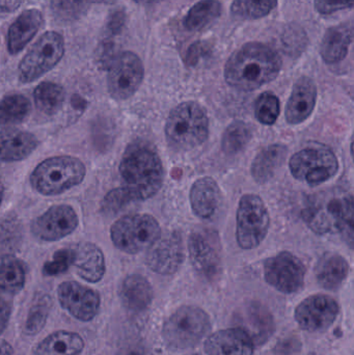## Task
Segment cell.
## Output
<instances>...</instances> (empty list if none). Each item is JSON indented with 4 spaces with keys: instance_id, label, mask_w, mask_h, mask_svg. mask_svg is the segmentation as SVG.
<instances>
[{
    "instance_id": "5",
    "label": "cell",
    "mask_w": 354,
    "mask_h": 355,
    "mask_svg": "<svg viewBox=\"0 0 354 355\" xmlns=\"http://www.w3.org/2000/svg\"><path fill=\"white\" fill-rule=\"evenodd\" d=\"M87 168L79 158L60 155L47 158L35 166L29 181L42 196H58L82 183Z\"/></svg>"
},
{
    "instance_id": "8",
    "label": "cell",
    "mask_w": 354,
    "mask_h": 355,
    "mask_svg": "<svg viewBox=\"0 0 354 355\" xmlns=\"http://www.w3.org/2000/svg\"><path fill=\"white\" fill-rule=\"evenodd\" d=\"M237 243L242 250L258 248L267 236L270 216L264 200L256 194H245L237 209Z\"/></svg>"
},
{
    "instance_id": "45",
    "label": "cell",
    "mask_w": 354,
    "mask_h": 355,
    "mask_svg": "<svg viewBox=\"0 0 354 355\" xmlns=\"http://www.w3.org/2000/svg\"><path fill=\"white\" fill-rule=\"evenodd\" d=\"M10 317V306L8 302L0 300V335L3 333L4 329L8 327Z\"/></svg>"
},
{
    "instance_id": "21",
    "label": "cell",
    "mask_w": 354,
    "mask_h": 355,
    "mask_svg": "<svg viewBox=\"0 0 354 355\" xmlns=\"http://www.w3.org/2000/svg\"><path fill=\"white\" fill-rule=\"evenodd\" d=\"M39 147V139L28 131L18 129L0 130V162L26 159Z\"/></svg>"
},
{
    "instance_id": "24",
    "label": "cell",
    "mask_w": 354,
    "mask_h": 355,
    "mask_svg": "<svg viewBox=\"0 0 354 355\" xmlns=\"http://www.w3.org/2000/svg\"><path fill=\"white\" fill-rule=\"evenodd\" d=\"M353 40V26L351 22L342 23L330 27L324 33L320 45V55L328 64L342 62Z\"/></svg>"
},
{
    "instance_id": "51",
    "label": "cell",
    "mask_w": 354,
    "mask_h": 355,
    "mask_svg": "<svg viewBox=\"0 0 354 355\" xmlns=\"http://www.w3.org/2000/svg\"><path fill=\"white\" fill-rule=\"evenodd\" d=\"M308 355H316V354H309Z\"/></svg>"
},
{
    "instance_id": "40",
    "label": "cell",
    "mask_w": 354,
    "mask_h": 355,
    "mask_svg": "<svg viewBox=\"0 0 354 355\" xmlns=\"http://www.w3.org/2000/svg\"><path fill=\"white\" fill-rule=\"evenodd\" d=\"M72 265V250L62 248L54 254L53 258L43 266V273L47 277H55L68 270Z\"/></svg>"
},
{
    "instance_id": "46",
    "label": "cell",
    "mask_w": 354,
    "mask_h": 355,
    "mask_svg": "<svg viewBox=\"0 0 354 355\" xmlns=\"http://www.w3.org/2000/svg\"><path fill=\"white\" fill-rule=\"evenodd\" d=\"M14 349L12 345L4 340H0V355H12Z\"/></svg>"
},
{
    "instance_id": "36",
    "label": "cell",
    "mask_w": 354,
    "mask_h": 355,
    "mask_svg": "<svg viewBox=\"0 0 354 355\" xmlns=\"http://www.w3.org/2000/svg\"><path fill=\"white\" fill-rule=\"evenodd\" d=\"M281 112L280 99L272 92H265L255 102V116L258 122L272 126L278 121Z\"/></svg>"
},
{
    "instance_id": "49",
    "label": "cell",
    "mask_w": 354,
    "mask_h": 355,
    "mask_svg": "<svg viewBox=\"0 0 354 355\" xmlns=\"http://www.w3.org/2000/svg\"><path fill=\"white\" fill-rule=\"evenodd\" d=\"M134 1L141 4H153L157 3V2H159L160 0H134Z\"/></svg>"
},
{
    "instance_id": "18",
    "label": "cell",
    "mask_w": 354,
    "mask_h": 355,
    "mask_svg": "<svg viewBox=\"0 0 354 355\" xmlns=\"http://www.w3.org/2000/svg\"><path fill=\"white\" fill-rule=\"evenodd\" d=\"M317 87L313 79L303 76L294 83L290 98L287 102V123L299 125L306 122L313 114L317 101Z\"/></svg>"
},
{
    "instance_id": "16",
    "label": "cell",
    "mask_w": 354,
    "mask_h": 355,
    "mask_svg": "<svg viewBox=\"0 0 354 355\" xmlns=\"http://www.w3.org/2000/svg\"><path fill=\"white\" fill-rule=\"evenodd\" d=\"M185 260V248L182 236L170 232L148 248L145 263L154 272L162 275L176 273Z\"/></svg>"
},
{
    "instance_id": "3",
    "label": "cell",
    "mask_w": 354,
    "mask_h": 355,
    "mask_svg": "<svg viewBox=\"0 0 354 355\" xmlns=\"http://www.w3.org/2000/svg\"><path fill=\"white\" fill-rule=\"evenodd\" d=\"M303 218L317 235L340 233L348 245L353 246L354 207L351 194L317 196L303 209Z\"/></svg>"
},
{
    "instance_id": "17",
    "label": "cell",
    "mask_w": 354,
    "mask_h": 355,
    "mask_svg": "<svg viewBox=\"0 0 354 355\" xmlns=\"http://www.w3.org/2000/svg\"><path fill=\"white\" fill-rule=\"evenodd\" d=\"M58 300L64 310L77 320H93L99 312L100 295L98 292L77 282H64L58 286Z\"/></svg>"
},
{
    "instance_id": "37",
    "label": "cell",
    "mask_w": 354,
    "mask_h": 355,
    "mask_svg": "<svg viewBox=\"0 0 354 355\" xmlns=\"http://www.w3.org/2000/svg\"><path fill=\"white\" fill-rule=\"evenodd\" d=\"M91 2L89 0H51V10L57 20L74 22L85 16Z\"/></svg>"
},
{
    "instance_id": "35",
    "label": "cell",
    "mask_w": 354,
    "mask_h": 355,
    "mask_svg": "<svg viewBox=\"0 0 354 355\" xmlns=\"http://www.w3.org/2000/svg\"><path fill=\"white\" fill-rule=\"evenodd\" d=\"M278 3V0H234L231 12L240 20H258L269 15Z\"/></svg>"
},
{
    "instance_id": "23",
    "label": "cell",
    "mask_w": 354,
    "mask_h": 355,
    "mask_svg": "<svg viewBox=\"0 0 354 355\" xmlns=\"http://www.w3.org/2000/svg\"><path fill=\"white\" fill-rule=\"evenodd\" d=\"M222 192L215 180L203 177L191 186L189 200L193 213L200 218L209 219L220 206Z\"/></svg>"
},
{
    "instance_id": "27",
    "label": "cell",
    "mask_w": 354,
    "mask_h": 355,
    "mask_svg": "<svg viewBox=\"0 0 354 355\" xmlns=\"http://www.w3.org/2000/svg\"><path fill=\"white\" fill-rule=\"evenodd\" d=\"M316 279L322 288L337 290L342 286L349 273V264L344 257L335 252H326L318 261Z\"/></svg>"
},
{
    "instance_id": "29",
    "label": "cell",
    "mask_w": 354,
    "mask_h": 355,
    "mask_svg": "<svg viewBox=\"0 0 354 355\" xmlns=\"http://www.w3.org/2000/svg\"><path fill=\"white\" fill-rule=\"evenodd\" d=\"M85 344L82 338L70 331H56L37 345L35 355H80Z\"/></svg>"
},
{
    "instance_id": "22",
    "label": "cell",
    "mask_w": 354,
    "mask_h": 355,
    "mask_svg": "<svg viewBox=\"0 0 354 355\" xmlns=\"http://www.w3.org/2000/svg\"><path fill=\"white\" fill-rule=\"evenodd\" d=\"M43 14L39 10H24L8 28V49L12 55L24 49L25 46L43 26Z\"/></svg>"
},
{
    "instance_id": "19",
    "label": "cell",
    "mask_w": 354,
    "mask_h": 355,
    "mask_svg": "<svg viewBox=\"0 0 354 355\" xmlns=\"http://www.w3.org/2000/svg\"><path fill=\"white\" fill-rule=\"evenodd\" d=\"M254 350L255 343L241 327L218 331L205 343L207 355H253Z\"/></svg>"
},
{
    "instance_id": "28",
    "label": "cell",
    "mask_w": 354,
    "mask_h": 355,
    "mask_svg": "<svg viewBox=\"0 0 354 355\" xmlns=\"http://www.w3.org/2000/svg\"><path fill=\"white\" fill-rule=\"evenodd\" d=\"M242 327L254 343L263 344L274 331V321L267 309L261 304H253L247 306L240 315Z\"/></svg>"
},
{
    "instance_id": "2",
    "label": "cell",
    "mask_w": 354,
    "mask_h": 355,
    "mask_svg": "<svg viewBox=\"0 0 354 355\" xmlns=\"http://www.w3.org/2000/svg\"><path fill=\"white\" fill-rule=\"evenodd\" d=\"M120 174L133 200H145L157 194L163 184V166L157 152L145 143L129 146L120 164Z\"/></svg>"
},
{
    "instance_id": "47",
    "label": "cell",
    "mask_w": 354,
    "mask_h": 355,
    "mask_svg": "<svg viewBox=\"0 0 354 355\" xmlns=\"http://www.w3.org/2000/svg\"><path fill=\"white\" fill-rule=\"evenodd\" d=\"M72 105L74 106L75 108H83L85 106V99H82L80 96L74 95L72 98Z\"/></svg>"
},
{
    "instance_id": "48",
    "label": "cell",
    "mask_w": 354,
    "mask_h": 355,
    "mask_svg": "<svg viewBox=\"0 0 354 355\" xmlns=\"http://www.w3.org/2000/svg\"><path fill=\"white\" fill-rule=\"evenodd\" d=\"M91 3H105V4H112L116 1V0H89Z\"/></svg>"
},
{
    "instance_id": "4",
    "label": "cell",
    "mask_w": 354,
    "mask_h": 355,
    "mask_svg": "<svg viewBox=\"0 0 354 355\" xmlns=\"http://www.w3.org/2000/svg\"><path fill=\"white\" fill-rule=\"evenodd\" d=\"M209 135V119L203 106L187 101L177 105L166 124L168 143L177 151H191L203 145Z\"/></svg>"
},
{
    "instance_id": "15",
    "label": "cell",
    "mask_w": 354,
    "mask_h": 355,
    "mask_svg": "<svg viewBox=\"0 0 354 355\" xmlns=\"http://www.w3.org/2000/svg\"><path fill=\"white\" fill-rule=\"evenodd\" d=\"M339 314V304L334 298L316 294L306 298L295 310V320L303 331L322 333L332 327Z\"/></svg>"
},
{
    "instance_id": "6",
    "label": "cell",
    "mask_w": 354,
    "mask_h": 355,
    "mask_svg": "<svg viewBox=\"0 0 354 355\" xmlns=\"http://www.w3.org/2000/svg\"><path fill=\"white\" fill-rule=\"evenodd\" d=\"M211 329L209 315L197 306H184L170 315L162 327L164 344L172 352L197 346Z\"/></svg>"
},
{
    "instance_id": "31",
    "label": "cell",
    "mask_w": 354,
    "mask_h": 355,
    "mask_svg": "<svg viewBox=\"0 0 354 355\" xmlns=\"http://www.w3.org/2000/svg\"><path fill=\"white\" fill-rule=\"evenodd\" d=\"M31 112L28 98L20 94L8 95L0 101V127L14 126L24 122Z\"/></svg>"
},
{
    "instance_id": "20",
    "label": "cell",
    "mask_w": 354,
    "mask_h": 355,
    "mask_svg": "<svg viewBox=\"0 0 354 355\" xmlns=\"http://www.w3.org/2000/svg\"><path fill=\"white\" fill-rule=\"evenodd\" d=\"M71 250L72 265L81 279L89 283H98L103 279L106 271L105 257L99 246L91 242H80Z\"/></svg>"
},
{
    "instance_id": "1",
    "label": "cell",
    "mask_w": 354,
    "mask_h": 355,
    "mask_svg": "<svg viewBox=\"0 0 354 355\" xmlns=\"http://www.w3.org/2000/svg\"><path fill=\"white\" fill-rule=\"evenodd\" d=\"M281 69L278 52L265 44L251 42L230 56L224 67V79L234 89L251 92L274 81Z\"/></svg>"
},
{
    "instance_id": "34",
    "label": "cell",
    "mask_w": 354,
    "mask_h": 355,
    "mask_svg": "<svg viewBox=\"0 0 354 355\" xmlns=\"http://www.w3.org/2000/svg\"><path fill=\"white\" fill-rule=\"evenodd\" d=\"M253 137V130L242 121H235L229 125L222 135V149L227 155H236L245 149Z\"/></svg>"
},
{
    "instance_id": "44",
    "label": "cell",
    "mask_w": 354,
    "mask_h": 355,
    "mask_svg": "<svg viewBox=\"0 0 354 355\" xmlns=\"http://www.w3.org/2000/svg\"><path fill=\"white\" fill-rule=\"evenodd\" d=\"M126 23V14L124 10H116L109 15L106 23V28L110 35H116L122 33Z\"/></svg>"
},
{
    "instance_id": "33",
    "label": "cell",
    "mask_w": 354,
    "mask_h": 355,
    "mask_svg": "<svg viewBox=\"0 0 354 355\" xmlns=\"http://www.w3.org/2000/svg\"><path fill=\"white\" fill-rule=\"evenodd\" d=\"M25 269L20 260L3 254L0 256V289L8 292H19L24 287Z\"/></svg>"
},
{
    "instance_id": "42",
    "label": "cell",
    "mask_w": 354,
    "mask_h": 355,
    "mask_svg": "<svg viewBox=\"0 0 354 355\" xmlns=\"http://www.w3.org/2000/svg\"><path fill=\"white\" fill-rule=\"evenodd\" d=\"M211 44L205 41H197L193 43V45L189 46L187 50L186 60L187 66L193 67L202 60L205 58L209 52L211 51Z\"/></svg>"
},
{
    "instance_id": "41",
    "label": "cell",
    "mask_w": 354,
    "mask_h": 355,
    "mask_svg": "<svg viewBox=\"0 0 354 355\" xmlns=\"http://www.w3.org/2000/svg\"><path fill=\"white\" fill-rule=\"evenodd\" d=\"M315 10L320 15H332L342 10H351L353 0H314Z\"/></svg>"
},
{
    "instance_id": "50",
    "label": "cell",
    "mask_w": 354,
    "mask_h": 355,
    "mask_svg": "<svg viewBox=\"0 0 354 355\" xmlns=\"http://www.w3.org/2000/svg\"><path fill=\"white\" fill-rule=\"evenodd\" d=\"M4 188L3 185L0 183V205H1L2 200H3Z\"/></svg>"
},
{
    "instance_id": "11",
    "label": "cell",
    "mask_w": 354,
    "mask_h": 355,
    "mask_svg": "<svg viewBox=\"0 0 354 355\" xmlns=\"http://www.w3.org/2000/svg\"><path fill=\"white\" fill-rule=\"evenodd\" d=\"M143 77L145 68L139 56L131 51L122 52L108 69L109 95L116 101L129 99L139 91Z\"/></svg>"
},
{
    "instance_id": "12",
    "label": "cell",
    "mask_w": 354,
    "mask_h": 355,
    "mask_svg": "<svg viewBox=\"0 0 354 355\" xmlns=\"http://www.w3.org/2000/svg\"><path fill=\"white\" fill-rule=\"evenodd\" d=\"M264 277L282 293H297L305 286L306 267L294 254L282 252L265 261Z\"/></svg>"
},
{
    "instance_id": "13",
    "label": "cell",
    "mask_w": 354,
    "mask_h": 355,
    "mask_svg": "<svg viewBox=\"0 0 354 355\" xmlns=\"http://www.w3.org/2000/svg\"><path fill=\"white\" fill-rule=\"evenodd\" d=\"M78 225V215L73 207L66 204L54 205L33 219L30 231L42 241L54 242L71 235Z\"/></svg>"
},
{
    "instance_id": "43",
    "label": "cell",
    "mask_w": 354,
    "mask_h": 355,
    "mask_svg": "<svg viewBox=\"0 0 354 355\" xmlns=\"http://www.w3.org/2000/svg\"><path fill=\"white\" fill-rule=\"evenodd\" d=\"M118 55V54L116 53V45H114L112 41L105 40V41H103L100 44L99 49H98V64H100V67H101L102 69H107L108 70Z\"/></svg>"
},
{
    "instance_id": "39",
    "label": "cell",
    "mask_w": 354,
    "mask_h": 355,
    "mask_svg": "<svg viewBox=\"0 0 354 355\" xmlns=\"http://www.w3.org/2000/svg\"><path fill=\"white\" fill-rule=\"evenodd\" d=\"M131 202H134V200L126 187L114 188L110 190L104 198L102 202V210L112 214V213L118 212L121 209L124 208Z\"/></svg>"
},
{
    "instance_id": "32",
    "label": "cell",
    "mask_w": 354,
    "mask_h": 355,
    "mask_svg": "<svg viewBox=\"0 0 354 355\" xmlns=\"http://www.w3.org/2000/svg\"><path fill=\"white\" fill-rule=\"evenodd\" d=\"M35 107L43 114L51 116L62 108L66 99V92L62 85L55 83H39L33 92Z\"/></svg>"
},
{
    "instance_id": "14",
    "label": "cell",
    "mask_w": 354,
    "mask_h": 355,
    "mask_svg": "<svg viewBox=\"0 0 354 355\" xmlns=\"http://www.w3.org/2000/svg\"><path fill=\"white\" fill-rule=\"evenodd\" d=\"M220 240L212 230H195L189 236L188 252L191 264L195 270L207 277L214 279L220 270Z\"/></svg>"
},
{
    "instance_id": "26",
    "label": "cell",
    "mask_w": 354,
    "mask_h": 355,
    "mask_svg": "<svg viewBox=\"0 0 354 355\" xmlns=\"http://www.w3.org/2000/svg\"><path fill=\"white\" fill-rule=\"evenodd\" d=\"M287 154L288 148L282 144H274L261 150L251 164L254 180L259 184L269 182L286 162Z\"/></svg>"
},
{
    "instance_id": "30",
    "label": "cell",
    "mask_w": 354,
    "mask_h": 355,
    "mask_svg": "<svg viewBox=\"0 0 354 355\" xmlns=\"http://www.w3.org/2000/svg\"><path fill=\"white\" fill-rule=\"evenodd\" d=\"M222 10L218 0H201L187 12L183 25L189 31H202L220 16Z\"/></svg>"
},
{
    "instance_id": "9",
    "label": "cell",
    "mask_w": 354,
    "mask_h": 355,
    "mask_svg": "<svg viewBox=\"0 0 354 355\" xmlns=\"http://www.w3.org/2000/svg\"><path fill=\"white\" fill-rule=\"evenodd\" d=\"M64 54V40L56 31L44 33L26 55L18 68L19 80L30 83L51 71L62 60Z\"/></svg>"
},
{
    "instance_id": "25",
    "label": "cell",
    "mask_w": 354,
    "mask_h": 355,
    "mask_svg": "<svg viewBox=\"0 0 354 355\" xmlns=\"http://www.w3.org/2000/svg\"><path fill=\"white\" fill-rule=\"evenodd\" d=\"M120 297L128 310L141 312L147 310L153 302V288L143 275H128L121 286Z\"/></svg>"
},
{
    "instance_id": "10",
    "label": "cell",
    "mask_w": 354,
    "mask_h": 355,
    "mask_svg": "<svg viewBox=\"0 0 354 355\" xmlns=\"http://www.w3.org/2000/svg\"><path fill=\"white\" fill-rule=\"evenodd\" d=\"M291 174L311 186L326 183L336 176L339 162L334 152L324 147H308L289 160Z\"/></svg>"
},
{
    "instance_id": "38",
    "label": "cell",
    "mask_w": 354,
    "mask_h": 355,
    "mask_svg": "<svg viewBox=\"0 0 354 355\" xmlns=\"http://www.w3.org/2000/svg\"><path fill=\"white\" fill-rule=\"evenodd\" d=\"M49 306L47 297L41 298L39 302H35V306H33L25 327V331L28 335H35L41 331L47 319Z\"/></svg>"
},
{
    "instance_id": "7",
    "label": "cell",
    "mask_w": 354,
    "mask_h": 355,
    "mask_svg": "<svg viewBox=\"0 0 354 355\" xmlns=\"http://www.w3.org/2000/svg\"><path fill=\"white\" fill-rule=\"evenodd\" d=\"M161 236V227L150 214H130L114 221L110 238L118 250L135 254L151 248Z\"/></svg>"
}]
</instances>
